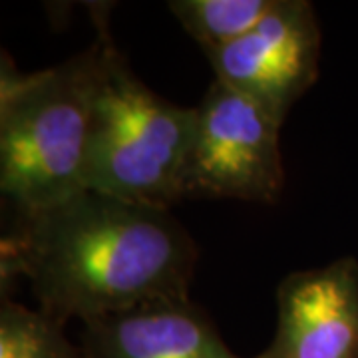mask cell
Listing matches in <instances>:
<instances>
[{
    "mask_svg": "<svg viewBox=\"0 0 358 358\" xmlns=\"http://www.w3.org/2000/svg\"><path fill=\"white\" fill-rule=\"evenodd\" d=\"M106 6L92 8L100 46L86 187L131 203L169 209L183 199V167L195 108L162 98L129 68L110 34Z\"/></svg>",
    "mask_w": 358,
    "mask_h": 358,
    "instance_id": "obj_3",
    "label": "cell"
},
{
    "mask_svg": "<svg viewBox=\"0 0 358 358\" xmlns=\"http://www.w3.org/2000/svg\"><path fill=\"white\" fill-rule=\"evenodd\" d=\"M277 0H169L167 8L205 56L253 30Z\"/></svg>",
    "mask_w": 358,
    "mask_h": 358,
    "instance_id": "obj_8",
    "label": "cell"
},
{
    "mask_svg": "<svg viewBox=\"0 0 358 358\" xmlns=\"http://www.w3.org/2000/svg\"><path fill=\"white\" fill-rule=\"evenodd\" d=\"M322 34L308 0H277L245 36L207 56L215 80L243 94L279 124L319 78Z\"/></svg>",
    "mask_w": 358,
    "mask_h": 358,
    "instance_id": "obj_5",
    "label": "cell"
},
{
    "mask_svg": "<svg viewBox=\"0 0 358 358\" xmlns=\"http://www.w3.org/2000/svg\"><path fill=\"white\" fill-rule=\"evenodd\" d=\"M255 358H358L357 259L289 273L277 287L275 334Z\"/></svg>",
    "mask_w": 358,
    "mask_h": 358,
    "instance_id": "obj_6",
    "label": "cell"
},
{
    "mask_svg": "<svg viewBox=\"0 0 358 358\" xmlns=\"http://www.w3.org/2000/svg\"><path fill=\"white\" fill-rule=\"evenodd\" d=\"M195 108L183 167L185 197L277 203L285 187L281 124L217 80Z\"/></svg>",
    "mask_w": 358,
    "mask_h": 358,
    "instance_id": "obj_4",
    "label": "cell"
},
{
    "mask_svg": "<svg viewBox=\"0 0 358 358\" xmlns=\"http://www.w3.org/2000/svg\"><path fill=\"white\" fill-rule=\"evenodd\" d=\"M100 46L32 74L2 56L0 189L20 215L68 201L86 187Z\"/></svg>",
    "mask_w": 358,
    "mask_h": 358,
    "instance_id": "obj_2",
    "label": "cell"
},
{
    "mask_svg": "<svg viewBox=\"0 0 358 358\" xmlns=\"http://www.w3.org/2000/svg\"><path fill=\"white\" fill-rule=\"evenodd\" d=\"M0 358H84L66 336V322L10 299L0 305Z\"/></svg>",
    "mask_w": 358,
    "mask_h": 358,
    "instance_id": "obj_9",
    "label": "cell"
},
{
    "mask_svg": "<svg viewBox=\"0 0 358 358\" xmlns=\"http://www.w3.org/2000/svg\"><path fill=\"white\" fill-rule=\"evenodd\" d=\"M84 358H243L189 296L157 299L82 327Z\"/></svg>",
    "mask_w": 358,
    "mask_h": 358,
    "instance_id": "obj_7",
    "label": "cell"
},
{
    "mask_svg": "<svg viewBox=\"0 0 358 358\" xmlns=\"http://www.w3.org/2000/svg\"><path fill=\"white\" fill-rule=\"evenodd\" d=\"M0 253L2 282L24 277L40 310L82 324L189 296L199 257L169 209L94 192L20 215Z\"/></svg>",
    "mask_w": 358,
    "mask_h": 358,
    "instance_id": "obj_1",
    "label": "cell"
}]
</instances>
